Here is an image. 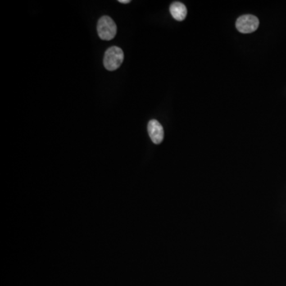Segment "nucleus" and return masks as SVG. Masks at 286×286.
I'll list each match as a JSON object with an SVG mask.
<instances>
[{"label": "nucleus", "instance_id": "nucleus-3", "mask_svg": "<svg viewBox=\"0 0 286 286\" xmlns=\"http://www.w3.org/2000/svg\"><path fill=\"white\" fill-rule=\"evenodd\" d=\"M236 28L242 34H251L259 28V21L255 15H242L236 21Z\"/></svg>", "mask_w": 286, "mask_h": 286}, {"label": "nucleus", "instance_id": "nucleus-2", "mask_svg": "<svg viewBox=\"0 0 286 286\" xmlns=\"http://www.w3.org/2000/svg\"><path fill=\"white\" fill-rule=\"evenodd\" d=\"M97 31L101 39L110 41L116 35L117 26L111 17L103 16L100 19L97 24Z\"/></svg>", "mask_w": 286, "mask_h": 286}, {"label": "nucleus", "instance_id": "nucleus-4", "mask_svg": "<svg viewBox=\"0 0 286 286\" xmlns=\"http://www.w3.org/2000/svg\"><path fill=\"white\" fill-rule=\"evenodd\" d=\"M149 135L151 140L155 144H160L164 139V130L162 126L156 119H152L149 122L148 127Z\"/></svg>", "mask_w": 286, "mask_h": 286}, {"label": "nucleus", "instance_id": "nucleus-1", "mask_svg": "<svg viewBox=\"0 0 286 286\" xmlns=\"http://www.w3.org/2000/svg\"><path fill=\"white\" fill-rule=\"evenodd\" d=\"M124 60V51L117 46H112L105 52L104 65L109 71H114L120 67Z\"/></svg>", "mask_w": 286, "mask_h": 286}, {"label": "nucleus", "instance_id": "nucleus-6", "mask_svg": "<svg viewBox=\"0 0 286 286\" xmlns=\"http://www.w3.org/2000/svg\"><path fill=\"white\" fill-rule=\"evenodd\" d=\"M119 2L120 3H129L130 1V0H119Z\"/></svg>", "mask_w": 286, "mask_h": 286}, {"label": "nucleus", "instance_id": "nucleus-5", "mask_svg": "<svg viewBox=\"0 0 286 286\" xmlns=\"http://www.w3.org/2000/svg\"><path fill=\"white\" fill-rule=\"evenodd\" d=\"M169 11H170L173 18L177 21H183L187 15V8H186L185 5L183 4L182 2H173L170 6Z\"/></svg>", "mask_w": 286, "mask_h": 286}]
</instances>
